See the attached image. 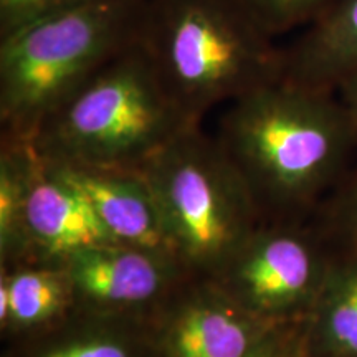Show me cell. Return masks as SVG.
Instances as JSON below:
<instances>
[{
  "mask_svg": "<svg viewBox=\"0 0 357 357\" xmlns=\"http://www.w3.org/2000/svg\"><path fill=\"white\" fill-rule=\"evenodd\" d=\"M26 234L32 260L52 263L79 250L116 243L83 192L38 153L26 199Z\"/></svg>",
  "mask_w": 357,
  "mask_h": 357,
  "instance_id": "10",
  "label": "cell"
},
{
  "mask_svg": "<svg viewBox=\"0 0 357 357\" xmlns=\"http://www.w3.org/2000/svg\"><path fill=\"white\" fill-rule=\"evenodd\" d=\"M337 227L349 243L351 252H357V178L347 187L336 211Z\"/></svg>",
  "mask_w": 357,
  "mask_h": 357,
  "instance_id": "19",
  "label": "cell"
},
{
  "mask_svg": "<svg viewBox=\"0 0 357 357\" xmlns=\"http://www.w3.org/2000/svg\"><path fill=\"white\" fill-rule=\"evenodd\" d=\"M50 162L83 192L116 243L177 258L158 199L139 169Z\"/></svg>",
  "mask_w": 357,
  "mask_h": 357,
  "instance_id": "9",
  "label": "cell"
},
{
  "mask_svg": "<svg viewBox=\"0 0 357 357\" xmlns=\"http://www.w3.org/2000/svg\"><path fill=\"white\" fill-rule=\"evenodd\" d=\"M134 42L98 70L30 139L42 158L89 167L139 169L195 126Z\"/></svg>",
  "mask_w": 357,
  "mask_h": 357,
  "instance_id": "4",
  "label": "cell"
},
{
  "mask_svg": "<svg viewBox=\"0 0 357 357\" xmlns=\"http://www.w3.org/2000/svg\"><path fill=\"white\" fill-rule=\"evenodd\" d=\"M331 261L301 231L260 225L215 281L257 318L298 323L314 305Z\"/></svg>",
  "mask_w": 357,
  "mask_h": 357,
  "instance_id": "6",
  "label": "cell"
},
{
  "mask_svg": "<svg viewBox=\"0 0 357 357\" xmlns=\"http://www.w3.org/2000/svg\"><path fill=\"white\" fill-rule=\"evenodd\" d=\"M288 82L336 91L357 68V0H337L283 50Z\"/></svg>",
  "mask_w": 357,
  "mask_h": 357,
  "instance_id": "12",
  "label": "cell"
},
{
  "mask_svg": "<svg viewBox=\"0 0 357 357\" xmlns=\"http://www.w3.org/2000/svg\"><path fill=\"white\" fill-rule=\"evenodd\" d=\"M149 323L75 310L61 323L26 339V357H153Z\"/></svg>",
  "mask_w": 357,
  "mask_h": 357,
  "instance_id": "13",
  "label": "cell"
},
{
  "mask_svg": "<svg viewBox=\"0 0 357 357\" xmlns=\"http://www.w3.org/2000/svg\"><path fill=\"white\" fill-rule=\"evenodd\" d=\"M176 255L194 278L215 280L260 223L261 208L217 137L187 128L139 167Z\"/></svg>",
  "mask_w": 357,
  "mask_h": 357,
  "instance_id": "5",
  "label": "cell"
},
{
  "mask_svg": "<svg viewBox=\"0 0 357 357\" xmlns=\"http://www.w3.org/2000/svg\"><path fill=\"white\" fill-rule=\"evenodd\" d=\"M37 162L33 144L2 136L0 149V265L32 260L26 234V199Z\"/></svg>",
  "mask_w": 357,
  "mask_h": 357,
  "instance_id": "15",
  "label": "cell"
},
{
  "mask_svg": "<svg viewBox=\"0 0 357 357\" xmlns=\"http://www.w3.org/2000/svg\"><path fill=\"white\" fill-rule=\"evenodd\" d=\"M247 357H307L301 321L281 324Z\"/></svg>",
  "mask_w": 357,
  "mask_h": 357,
  "instance_id": "18",
  "label": "cell"
},
{
  "mask_svg": "<svg viewBox=\"0 0 357 357\" xmlns=\"http://www.w3.org/2000/svg\"><path fill=\"white\" fill-rule=\"evenodd\" d=\"M68 275L77 310L151 321L189 278L176 257L106 243L58 261Z\"/></svg>",
  "mask_w": 357,
  "mask_h": 357,
  "instance_id": "7",
  "label": "cell"
},
{
  "mask_svg": "<svg viewBox=\"0 0 357 357\" xmlns=\"http://www.w3.org/2000/svg\"><path fill=\"white\" fill-rule=\"evenodd\" d=\"M337 91L341 93V102L344 106L347 116H349V121L357 139V68L342 79L341 84L337 86Z\"/></svg>",
  "mask_w": 357,
  "mask_h": 357,
  "instance_id": "20",
  "label": "cell"
},
{
  "mask_svg": "<svg viewBox=\"0 0 357 357\" xmlns=\"http://www.w3.org/2000/svg\"><path fill=\"white\" fill-rule=\"evenodd\" d=\"M260 24L276 38L298 26H307L337 0H242Z\"/></svg>",
  "mask_w": 357,
  "mask_h": 357,
  "instance_id": "16",
  "label": "cell"
},
{
  "mask_svg": "<svg viewBox=\"0 0 357 357\" xmlns=\"http://www.w3.org/2000/svg\"><path fill=\"white\" fill-rule=\"evenodd\" d=\"M136 42L194 123L284 75L283 50L242 0H146Z\"/></svg>",
  "mask_w": 357,
  "mask_h": 357,
  "instance_id": "2",
  "label": "cell"
},
{
  "mask_svg": "<svg viewBox=\"0 0 357 357\" xmlns=\"http://www.w3.org/2000/svg\"><path fill=\"white\" fill-rule=\"evenodd\" d=\"M331 93L281 78L231 101L223 113L217 139L261 211L310 202L357 142Z\"/></svg>",
  "mask_w": 357,
  "mask_h": 357,
  "instance_id": "1",
  "label": "cell"
},
{
  "mask_svg": "<svg viewBox=\"0 0 357 357\" xmlns=\"http://www.w3.org/2000/svg\"><path fill=\"white\" fill-rule=\"evenodd\" d=\"M77 310L73 288L60 263L26 260L0 265V329L32 337Z\"/></svg>",
  "mask_w": 357,
  "mask_h": 357,
  "instance_id": "11",
  "label": "cell"
},
{
  "mask_svg": "<svg viewBox=\"0 0 357 357\" xmlns=\"http://www.w3.org/2000/svg\"><path fill=\"white\" fill-rule=\"evenodd\" d=\"M88 0H0V35Z\"/></svg>",
  "mask_w": 357,
  "mask_h": 357,
  "instance_id": "17",
  "label": "cell"
},
{
  "mask_svg": "<svg viewBox=\"0 0 357 357\" xmlns=\"http://www.w3.org/2000/svg\"><path fill=\"white\" fill-rule=\"evenodd\" d=\"M146 0H88L0 35L2 136L30 141L137 38Z\"/></svg>",
  "mask_w": 357,
  "mask_h": 357,
  "instance_id": "3",
  "label": "cell"
},
{
  "mask_svg": "<svg viewBox=\"0 0 357 357\" xmlns=\"http://www.w3.org/2000/svg\"><path fill=\"white\" fill-rule=\"evenodd\" d=\"M301 333L307 357H357V252L331 261Z\"/></svg>",
  "mask_w": 357,
  "mask_h": 357,
  "instance_id": "14",
  "label": "cell"
},
{
  "mask_svg": "<svg viewBox=\"0 0 357 357\" xmlns=\"http://www.w3.org/2000/svg\"><path fill=\"white\" fill-rule=\"evenodd\" d=\"M281 324L248 312L215 280L189 278L151 319L153 357H247Z\"/></svg>",
  "mask_w": 357,
  "mask_h": 357,
  "instance_id": "8",
  "label": "cell"
}]
</instances>
